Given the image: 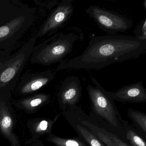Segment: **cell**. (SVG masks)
I'll return each instance as SVG.
<instances>
[{
    "instance_id": "4",
    "label": "cell",
    "mask_w": 146,
    "mask_h": 146,
    "mask_svg": "<svg viewBox=\"0 0 146 146\" xmlns=\"http://www.w3.org/2000/svg\"><path fill=\"white\" fill-rule=\"evenodd\" d=\"M95 86L88 85L87 91L94 111L110 125L123 131L122 119L113 100L95 77L91 78Z\"/></svg>"
},
{
    "instance_id": "18",
    "label": "cell",
    "mask_w": 146,
    "mask_h": 146,
    "mask_svg": "<svg viewBox=\"0 0 146 146\" xmlns=\"http://www.w3.org/2000/svg\"><path fill=\"white\" fill-rule=\"evenodd\" d=\"M46 140L56 146H89L79 137L65 138L51 133Z\"/></svg>"
},
{
    "instance_id": "23",
    "label": "cell",
    "mask_w": 146,
    "mask_h": 146,
    "mask_svg": "<svg viewBox=\"0 0 146 146\" xmlns=\"http://www.w3.org/2000/svg\"><path fill=\"white\" fill-rule=\"evenodd\" d=\"M12 94V93H9L8 94H6L0 96V106L1 105V103H2V102L4 100V99L8 96L9 95Z\"/></svg>"
},
{
    "instance_id": "16",
    "label": "cell",
    "mask_w": 146,
    "mask_h": 146,
    "mask_svg": "<svg viewBox=\"0 0 146 146\" xmlns=\"http://www.w3.org/2000/svg\"><path fill=\"white\" fill-rule=\"evenodd\" d=\"M60 116V114H57L52 119L37 118L29 121L28 127L32 136L31 142L38 140L40 137L45 134L52 133V128Z\"/></svg>"
},
{
    "instance_id": "21",
    "label": "cell",
    "mask_w": 146,
    "mask_h": 146,
    "mask_svg": "<svg viewBox=\"0 0 146 146\" xmlns=\"http://www.w3.org/2000/svg\"><path fill=\"white\" fill-rule=\"evenodd\" d=\"M58 1H40L34 0L35 4L40 8L51 10L58 4Z\"/></svg>"
},
{
    "instance_id": "6",
    "label": "cell",
    "mask_w": 146,
    "mask_h": 146,
    "mask_svg": "<svg viewBox=\"0 0 146 146\" xmlns=\"http://www.w3.org/2000/svg\"><path fill=\"white\" fill-rule=\"evenodd\" d=\"M99 27L106 32L114 34L130 29L132 23L123 15L97 6H90L85 11Z\"/></svg>"
},
{
    "instance_id": "20",
    "label": "cell",
    "mask_w": 146,
    "mask_h": 146,
    "mask_svg": "<svg viewBox=\"0 0 146 146\" xmlns=\"http://www.w3.org/2000/svg\"><path fill=\"white\" fill-rule=\"evenodd\" d=\"M135 37L141 40L146 41V18L142 20L135 31Z\"/></svg>"
},
{
    "instance_id": "10",
    "label": "cell",
    "mask_w": 146,
    "mask_h": 146,
    "mask_svg": "<svg viewBox=\"0 0 146 146\" xmlns=\"http://www.w3.org/2000/svg\"><path fill=\"white\" fill-rule=\"evenodd\" d=\"M73 114L82 125L92 131L106 146H130L114 133L101 128L90 121L81 108L75 110Z\"/></svg>"
},
{
    "instance_id": "2",
    "label": "cell",
    "mask_w": 146,
    "mask_h": 146,
    "mask_svg": "<svg viewBox=\"0 0 146 146\" xmlns=\"http://www.w3.org/2000/svg\"><path fill=\"white\" fill-rule=\"evenodd\" d=\"M36 39L35 36L31 37L14 53L12 50L0 51V96L12 93L16 89L34 51Z\"/></svg>"
},
{
    "instance_id": "12",
    "label": "cell",
    "mask_w": 146,
    "mask_h": 146,
    "mask_svg": "<svg viewBox=\"0 0 146 146\" xmlns=\"http://www.w3.org/2000/svg\"><path fill=\"white\" fill-rule=\"evenodd\" d=\"M106 94L113 100L123 102H140L146 101V90L142 82L126 85L116 92H109Z\"/></svg>"
},
{
    "instance_id": "7",
    "label": "cell",
    "mask_w": 146,
    "mask_h": 146,
    "mask_svg": "<svg viewBox=\"0 0 146 146\" xmlns=\"http://www.w3.org/2000/svg\"><path fill=\"white\" fill-rule=\"evenodd\" d=\"M73 0H64L58 3L41 26L35 36L36 38L51 35L67 22L73 14Z\"/></svg>"
},
{
    "instance_id": "19",
    "label": "cell",
    "mask_w": 146,
    "mask_h": 146,
    "mask_svg": "<svg viewBox=\"0 0 146 146\" xmlns=\"http://www.w3.org/2000/svg\"><path fill=\"white\" fill-rule=\"evenodd\" d=\"M127 114L134 124L140 130L141 132L146 135V115L143 113L129 108Z\"/></svg>"
},
{
    "instance_id": "8",
    "label": "cell",
    "mask_w": 146,
    "mask_h": 146,
    "mask_svg": "<svg viewBox=\"0 0 146 146\" xmlns=\"http://www.w3.org/2000/svg\"><path fill=\"white\" fill-rule=\"evenodd\" d=\"M11 96H7L0 106V130L11 146H20L19 137L14 132L16 117L11 102Z\"/></svg>"
},
{
    "instance_id": "13",
    "label": "cell",
    "mask_w": 146,
    "mask_h": 146,
    "mask_svg": "<svg viewBox=\"0 0 146 146\" xmlns=\"http://www.w3.org/2000/svg\"><path fill=\"white\" fill-rule=\"evenodd\" d=\"M63 115L71 126L76 131L79 137L89 146H106L89 129L84 126L75 117L72 112L67 109Z\"/></svg>"
},
{
    "instance_id": "9",
    "label": "cell",
    "mask_w": 146,
    "mask_h": 146,
    "mask_svg": "<svg viewBox=\"0 0 146 146\" xmlns=\"http://www.w3.org/2000/svg\"><path fill=\"white\" fill-rule=\"evenodd\" d=\"M82 94L81 82L77 76L66 78L61 84L58 94L59 105L63 111L76 106Z\"/></svg>"
},
{
    "instance_id": "17",
    "label": "cell",
    "mask_w": 146,
    "mask_h": 146,
    "mask_svg": "<svg viewBox=\"0 0 146 146\" xmlns=\"http://www.w3.org/2000/svg\"><path fill=\"white\" fill-rule=\"evenodd\" d=\"M122 126L123 133L130 146H146L145 140L136 132L127 121L122 119Z\"/></svg>"
},
{
    "instance_id": "5",
    "label": "cell",
    "mask_w": 146,
    "mask_h": 146,
    "mask_svg": "<svg viewBox=\"0 0 146 146\" xmlns=\"http://www.w3.org/2000/svg\"><path fill=\"white\" fill-rule=\"evenodd\" d=\"M36 9L30 7L20 16L0 27V51L12 50L36 20Z\"/></svg>"
},
{
    "instance_id": "1",
    "label": "cell",
    "mask_w": 146,
    "mask_h": 146,
    "mask_svg": "<svg viewBox=\"0 0 146 146\" xmlns=\"http://www.w3.org/2000/svg\"><path fill=\"white\" fill-rule=\"evenodd\" d=\"M146 49V41L129 36L108 35L92 37L82 53L64 60L57 68L100 70L117 62L139 58Z\"/></svg>"
},
{
    "instance_id": "22",
    "label": "cell",
    "mask_w": 146,
    "mask_h": 146,
    "mask_svg": "<svg viewBox=\"0 0 146 146\" xmlns=\"http://www.w3.org/2000/svg\"><path fill=\"white\" fill-rule=\"evenodd\" d=\"M31 143L30 146H45L40 140H37L33 141L30 142Z\"/></svg>"
},
{
    "instance_id": "15",
    "label": "cell",
    "mask_w": 146,
    "mask_h": 146,
    "mask_svg": "<svg viewBox=\"0 0 146 146\" xmlns=\"http://www.w3.org/2000/svg\"><path fill=\"white\" fill-rule=\"evenodd\" d=\"M51 98V95L48 94H36L16 101L15 105L19 109L31 114L35 113L42 107L48 104Z\"/></svg>"
},
{
    "instance_id": "24",
    "label": "cell",
    "mask_w": 146,
    "mask_h": 146,
    "mask_svg": "<svg viewBox=\"0 0 146 146\" xmlns=\"http://www.w3.org/2000/svg\"><path fill=\"white\" fill-rule=\"evenodd\" d=\"M143 5H144V8L145 10H146V0H144L143 3Z\"/></svg>"
},
{
    "instance_id": "3",
    "label": "cell",
    "mask_w": 146,
    "mask_h": 146,
    "mask_svg": "<svg viewBox=\"0 0 146 146\" xmlns=\"http://www.w3.org/2000/svg\"><path fill=\"white\" fill-rule=\"evenodd\" d=\"M78 39V35L74 33L56 34L35 46L31 62L43 66L61 63L72 52Z\"/></svg>"
},
{
    "instance_id": "11",
    "label": "cell",
    "mask_w": 146,
    "mask_h": 146,
    "mask_svg": "<svg viewBox=\"0 0 146 146\" xmlns=\"http://www.w3.org/2000/svg\"><path fill=\"white\" fill-rule=\"evenodd\" d=\"M54 78L51 70L25 75L18 86L19 94L22 95L34 94L51 82Z\"/></svg>"
},
{
    "instance_id": "14",
    "label": "cell",
    "mask_w": 146,
    "mask_h": 146,
    "mask_svg": "<svg viewBox=\"0 0 146 146\" xmlns=\"http://www.w3.org/2000/svg\"><path fill=\"white\" fill-rule=\"evenodd\" d=\"M30 8L18 0H0V27L20 16Z\"/></svg>"
}]
</instances>
